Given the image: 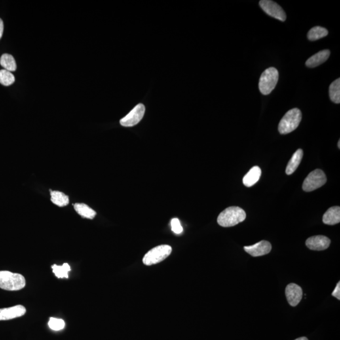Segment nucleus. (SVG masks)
Listing matches in <instances>:
<instances>
[{"instance_id": "obj_5", "label": "nucleus", "mask_w": 340, "mask_h": 340, "mask_svg": "<svg viewBox=\"0 0 340 340\" xmlns=\"http://www.w3.org/2000/svg\"><path fill=\"white\" fill-rule=\"evenodd\" d=\"M172 247L169 245H160L146 253L143 259L145 265L151 266L162 262L170 256L172 253Z\"/></svg>"}, {"instance_id": "obj_22", "label": "nucleus", "mask_w": 340, "mask_h": 340, "mask_svg": "<svg viewBox=\"0 0 340 340\" xmlns=\"http://www.w3.org/2000/svg\"><path fill=\"white\" fill-rule=\"evenodd\" d=\"M52 269L53 273L58 278H68V272L71 270L70 266L68 263H64L61 266L54 265L52 266Z\"/></svg>"}, {"instance_id": "obj_15", "label": "nucleus", "mask_w": 340, "mask_h": 340, "mask_svg": "<svg viewBox=\"0 0 340 340\" xmlns=\"http://www.w3.org/2000/svg\"><path fill=\"white\" fill-rule=\"evenodd\" d=\"M261 175V169L259 166H255L250 169L248 173L244 177L243 179V184L247 187H252L259 181Z\"/></svg>"}, {"instance_id": "obj_4", "label": "nucleus", "mask_w": 340, "mask_h": 340, "mask_svg": "<svg viewBox=\"0 0 340 340\" xmlns=\"http://www.w3.org/2000/svg\"><path fill=\"white\" fill-rule=\"evenodd\" d=\"M278 80V71L274 67H269L261 74L259 81V89L264 96H267L274 90Z\"/></svg>"}, {"instance_id": "obj_16", "label": "nucleus", "mask_w": 340, "mask_h": 340, "mask_svg": "<svg viewBox=\"0 0 340 340\" xmlns=\"http://www.w3.org/2000/svg\"><path fill=\"white\" fill-rule=\"evenodd\" d=\"M303 157V151L301 149H297L295 153L293 154L290 161L287 164L286 168V174L288 175H292L297 168H298L300 163Z\"/></svg>"}, {"instance_id": "obj_18", "label": "nucleus", "mask_w": 340, "mask_h": 340, "mask_svg": "<svg viewBox=\"0 0 340 340\" xmlns=\"http://www.w3.org/2000/svg\"><path fill=\"white\" fill-rule=\"evenodd\" d=\"M50 197L52 203L59 207H65L69 203L68 196L60 191H50Z\"/></svg>"}, {"instance_id": "obj_3", "label": "nucleus", "mask_w": 340, "mask_h": 340, "mask_svg": "<svg viewBox=\"0 0 340 340\" xmlns=\"http://www.w3.org/2000/svg\"><path fill=\"white\" fill-rule=\"evenodd\" d=\"M302 119L301 111L299 109H291L285 114L278 125L281 134H287L296 130Z\"/></svg>"}, {"instance_id": "obj_2", "label": "nucleus", "mask_w": 340, "mask_h": 340, "mask_svg": "<svg viewBox=\"0 0 340 340\" xmlns=\"http://www.w3.org/2000/svg\"><path fill=\"white\" fill-rule=\"evenodd\" d=\"M26 281L22 275L10 271H0V288L8 291H20L24 289Z\"/></svg>"}, {"instance_id": "obj_9", "label": "nucleus", "mask_w": 340, "mask_h": 340, "mask_svg": "<svg viewBox=\"0 0 340 340\" xmlns=\"http://www.w3.org/2000/svg\"><path fill=\"white\" fill-rule=\"evenodd\" d=\"M244 250L252 257H261L269 254L272 250V245L267 241H261L251 246H244Z\"/></svg>"}, {"instance_id": "obj_11", "label": "nucleus", "mask_w": 340, "mask_h": 340, "mask_svg": "<svg viewBox=\"0 0 340 340\" xmlns=\"http://www.w3.org/2000/svg\"><path fill=\"white\" fill-rule=\"evenodd\" d=\"M286 295L289 305L295 307L303 298V289L298 285L292 283L286 287Z\"/></svg>"}, {"instance_id": "obj_29", "label": "nucleus", "mask_w": 340, "mask_h": 340, "mask_svg": "<svg viewBox=\"0 0 340 340\" xmlns=\"http://www.w3.org/2000/svg\"><path fill=\"white\" fill-rule=\"evenodd\" d=\"M338 146H339V148H340V140L339 141V143H338Z\"/></svg>"}, {"instance_id": "obj_21", "label": "nucleus", "mask_w": 340, "mask_h": 340, "mask_svg": "<svg viewBox=\"0 0 340 340\" xmlns=\"http://www.w3.org/2000/svg\"><path fill=\"white\" fill-rule=\"evenodd\" d=\"M329 95L331 100L335 103H340V79L336 80L330 84Z\"/></svg>"}, {"instance_id": "obj_24", "label": "nucleus", "mask_w": 340, "mask_h": 340, "mask_svg": "<svg viewBox=\"0 0 340 340\" xmlns=\"http://www.w3.org/2000/svg\"><path fill=\"white\" fill-rule=\"evenodd\" d=\"M48 325L52 330L60 331L61 329H64L65 323L61 319L50 318Z\"/></svg>"}, {"instance_id": "obj_27", "label": "nucleus", "mask_w": 340, "mask_h": 340, "mask_svg": "<svg viewBox=\"0 0 340 340\" xmlns=\"http://www.w3.org/2000/svg\"><path fill=\"white\" fill-rule=\"evenodd\" d=\"M3 20H2L1 18H0V39H1V38L2 37V35H3Z\"/></svg>"}, {"instance_id": "obj_20", "label": "nucleus", "mask_w": 340, "mask_h": 340, "mask_svg": "<svg viewBox=\"0 0 340 340\" xmlns=\"http://www.w3.org/2000/svg\"><path fill=\"white\" fill-rule=\"evenodd\" d=\"M328 35L327 29L322 27H314L310 29L308 33V38L309 41H314L322 39Z\"/></svg>"}, {"instance_id": "obj_6", "label": "nucleus", "mask_w": 340, "mask_h": 340, "mask_svg": "<svg viewBox=\"0 0 340 340\" xmlns=\"http://www.w3.org/2000/svg\"><path fill=\"white\" fill-rule=\"evenodd\" d=\"M326 175L320 169L312 171L304 181L303 189L305 192H309L322 187L326 183Z\"/></svg>"}, {"instance_id": "obj_26", "label": "nucleus", "mask_w": 340, "mask_h": 340, "mask_svg": "<svg viewBox=\"0 0 340 340\" xmlns=\"http://www.w3.org/2000/svg\"><path fill=\"white\" fill-rule=\"evenodd\" d=\"M332 295L333 297H336V298L340 300V282L338 283L337 286H336L335 290L333 291L332 293Z\"/></svg>"}, {"instance_id": "obj_1", "label": "nucleus", "mask_w": 340, "mask_h": 340, "mask_svg": "<svg viewBox=\"0 0 340 340\" xmlns=\"http://www.w3.org/2000/svg\"><path fill=\"white\" fill-rule=\"evenodd\" d=\"M246 217V212L243 209L239 207H229L219 215L217 223L222 227H233L243 222Z\"/></svg>"}, {"instance_id": "obj_10", "label": "nucleus", "mask_w": 340, "mask_h": 340, "mask_svg": "<svg viewBox=\"0 0 340 340\" xmlns=\"http://www.w3.org/2000/svg\"><path fill=\"white\" fill-rule=\"evenodd\" d=\"M331 240L325 236H314L306 240V244L308 248L314 251H323L329 248Z\"/></svg>"}, {"instance_id": "obj_8", "label": "nucleus", "mask_w": 340, "mask_h": 340, "mask_svg": "<svg viewBox=\"0 0 340 340\" xmlns=\"http://www.w3.org/2000/svg\"><path fill=\"white\" fill-rule=\"evenodd\" d=\"M145 113V107L138 104L125 117L120 120V124L124 127H132L137 125L142 120Z\"/></svg>"}, {"instance_id": "obj_7", "label": "nucleus", "mask_w": 340, "mask_h": 340, "mask_svg": "<svg viewBox=\"0 0 340 340\" xmlns=\"http://www.w3.org/2000/svg\"><path fill=\"white\" fill-rule=\"evenodd\" d=\"M261 9L272 17L282 22L286 20V14L279 5L271 0H261L259 1Z\"/></svg>"}, {"instance_id": "obj_25", "label": "nucleus", "mask_w": 340, "mask_h": 340, "mask_svg": "<svg viewBox=\"0 0 340 340\" xmlns=\"http://www.w3.org/2000/svg\"><path fill=\"white\" fill-rule=\"evenodd\" d=\"M171 227H172V231L174 232L175 234H179L183 232V227H181L178 219H173L171 221Z\"/></svg>"}, {"instance_id": "obj_17", "label": "nucleus", "mask_w": 340, "mask_h": 340, "mask_svg": "<svg viewBox=\"0 0 340 340\" xmlns=\"http://www.w3.org/2000/svg\"><path fill=\"white\" fill-rule=\"evenodd\" d=\"M74 208L78 214L83 218L93 219L96 216L97 212L87 205L83 203L74 204Z\"/></svg>"}, {"instance_id": "obj_12", "label": "nucleus", "mask_w": 340, "mask_h": 340, "mask_svg": "<svg viewBox=\"0 0 340 340\" xmlns=\"http://www.w3.org/2000/svg\"><path fill=\"white\" fill-rule=\"evenodd\" d=\"M26 309L22 305H16L13 307L0 309V321L12 320L24 316Z\"/></svg>"}, {"instance_id": "obj_19", "label": "nucleus", "mask_w": 340, "mask_h": 340, "mask_svg": "<svg viewBox=\"0 0 340 340\" xmlns=\"http://www.w3.org/2000/svg\"><path fill=\"white\" fill-rule=\"evenodd\" d=\"M0 65L6 70L8 71H15L16 69V60L12 55L4 54L2 55L0 59Z\"/></svg>"}, {"instance_id": "obj_23", "label": "nucleus", "mask_w": 340, "mask_h": 340, "mask_svg": "<svg viewBox=\"0 0 340 340\" xmlns=\"http://www.w3.org/2000/svg\"><path fill=\"white\" fill-rule=\"evenodd\" d=\"M15 82L14 75L6 69L0 70V83L4 86L11 85Z\"/></svg>"}, {"instance_id": "obj_13", "label": "nucleus", "mask_w": 340, "mask_h": 340, "mask_svg": "<svg viewBox=\"0 0 340 340\" xmlns=\"http://www.w3.org/2000/svg\"><path fill=\"white\" fill-rule=\"evenodd\" d=\"M329 56H330V51L329 50H322L308 59L306 62V65L310 68L320 66L328 60Z\"/></svg>"}, {"instance_id": "obj_28", "label": "nucleus", "mask_w": 340, "mask_h": 340, "mask_svg": "<svg viewBox=\"0 0 340 340\" xmlns=\"http://www.w3.org/2000/svg\"><path fill=\"white\" fill-rule=\"evenodd\" d=\"M295 340H308V339L306 337H301Z\"/></svg>"}, {"instance_id": "obj_14", "label": "nucleus", "mask_w": 340, "mask_h": 340, "mask_svg": "<svg viewBox=\"0 0 340 340\" xmlns=\"http://www.w3.org/2000/svg\"><path fill=\"white\" fill-rule=\"evenodd\" d=\"M323 222L325 225H335L340 222V208L339 206L332 207L325 212L323 217Z\"/></svg>"}]
</instances>
